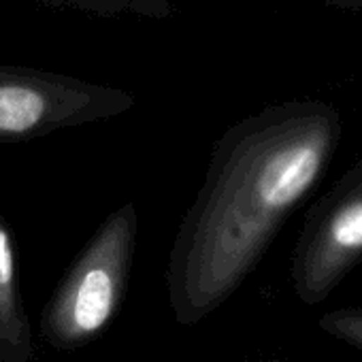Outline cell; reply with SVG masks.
Here are the masks:
<instances>
[{"label":"cell","instance_id":"2","mask_svg":"<svg viewBox=\"0 0 362 362\" xmlns=\"http://www.w3.org/2000/svg\"><path fill=\"white\" fill-rule=\"evenodd\" d=\"M136 237L139 211L128 201L103 220L45 303L39 322L43 343L71 351L111 326L126 300Z\"/></svg>","mask_w":362,"mask_h":362},{"label":"cell","instance_id":"4","mask_svg":"<svg viewBox=\"0 0 362 362\" xmlns=\"http://www.w3.org/2000/svg\"><path fill=\"white\" fill-rule=\"evenodd\" d=\"M128 103L119 92L77 81L0 71V141H33L58 128L109 117Z\"/></svg>","mask_w":362,"mask_h":362},{"label":"cell","instance_id":"5","mask_svg":"<svg viewBox=\"0 0 362 362\" xmlns=\"http://www.w3.org/2000/svg\"><path fill=\"white\" fill-rule=\"evenodd\" d=\"M35 337L22 300L13 233L0 214V362H33Z\"/></svg>","mask_w":362,"mask_h":362},{"label":"cell","instance_id":"1","mask_svg":"<svg viewBox=\"0 0 362 362\" xmlns=\"http://www.w3.org/2000/svg\"><path fill=\"white\" fill-rule=\"evenodd\" d=\"M339 136L330 105L290 103L243 119L216 143L168 254L166 294L179 326H197L239 290L320 184Z\"/></svg>","mask_w":362,"mask_h":362},{"label":"cell","instance_id":"8","mask_svg":"<svg viewBox=\"0 0 362 362\" xmlns=\"http://www.w3.org/2000/svg\"><path fill=\"white\" fill-rule=\"evenodd\" d=\"M258 362H273V360H258Z\"/></svg>","mask_w":362,"mask_h":362},{"label":"cell","instance_id":"6","mask_svg":"<svg viewBox=\"0 0 362 362\" xmlns=\"http://www.w3.org/2000/svg\"><path fill=\"white\" fill-rule=\"evenodd\" d=\"M320 328L330 337L362 349V309H339L322 315Z\"/></svg>","mask_w":362,"mask_h":362},{"label":"cell","instance_id":"3","mask_svg":"<svg viewBox=\"0 0 362 362\" xmlns=\"http://www.w3.org/2000/svg\"><path fill=\"white\" fill-rule=\"evenodd\" d=\"M362 260V162L309 214L292 258V284L307 305L322 303Z\"/></svg>","mask_w":362,"mask_h":362},{"label":"cell","instance_id":"7","mask_svg":"<svg viewBox=\"0 0 362 362\" xmlns=\"http://www.w3.org/2000/svg\"><path fill=\"white\" fill-rule=\"evenodd\" d=\"M326 3L343 9H362V0H326Z\"/></svg>","mask_w":362,"mask_h":362}]
</instances>
